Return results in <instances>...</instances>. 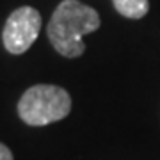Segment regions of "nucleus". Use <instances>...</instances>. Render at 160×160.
Returning a JSON list of instances; mask_svg holds the SVG:
<instances>
[{
  "label": "nucleus",
  "instance_id": "3",
  "mask_svg": "<svg viewBox=\"0 0 160 160\" xmlns=\"http://www.w3.org/2000/svg\"><path fill=\"white\" fill-rule=\"evenodd\" d=\"M41 30V14L34 7L23 6L11 12L2 32V41L9 53L20 55L29 50Z\"/></svg>",
  "mask_w": 160,
  "mask_h": 160
},
{
  "label": "nucleus",
  "instance_id": "5",
  "mask_svg": "<svg viewBox=\"0 0 160 160\" xmlns=\"http://www.w3.org/2000/svg\"><path fill=\"white\" fill-rule=\"evenodd\" d=\"M0 160H12L11 149L7 148L6 144H2V142H0Z\"/></svg>",
  "mask_w": 160,
  "mask_h": 160
},
{
  "label": "nucleus",
  "instance_id": "1",
  "mask_svg": "<svg viewBox=\"0 0 160 160\" xmlns=\"http://www.w3.org/2000/svg\"><path fill=\"white\" fill-rule=\"evenodd\" d=\"M100 16L92 7L78 0H62L48 22V39L64 57H80L86 45L84 36L100 27Z\"/></svg>",
  "mask_w": 160,
  "mask_h": 160
},
{
  "label": "nucleus",
  "instance_id": "4",
  "mask_svg": "<svg viewBox=\"0 0 160 160\" xmlns=\"http://www.w3.org/2000/svg\"><path fill=\"white\" fill-rule=\"evenodd\" d=\"M116 11L130 20H141L149 11L148 0H112Z\"/></svg>",
  "mask_w": 160,
  "mask_h": 160
},
{
  "label": "nucleus",
  "instance_id": "2",
  "mask_svg": "<svg viewBox=\"0 0 160 160\" xmlns=\"http://www.w3.org/2000/svg\"><path fill=\"white\" fill-rule=\"evenodd\" d=\"M71 110V98L59 86L39 84L22 94L18 102V116L30 126H45L64 119Z\"/></svg>",
  "mask_w": 160,
  "mask_h": 160
}]
</instances>
